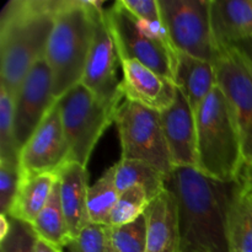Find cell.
<instances>
[{
	"instance_id": "1",
	"label": "cell",
	"mask_w": 252,
	"mask_h": 252,
	"mask_svg": "<svg viewBox=\"0 0 252 252\" xmlns=\"http://www.w3.org/2000/svg\"><path fill=\"white\" fill-rule=\"evenodd\" d=\"M166 189L176 197L180 252H231L226 216L233 182L214 181L192 167H176Z\"/></svg>"
},
{
	"instance_id": "2",
	"label": "cell",
	"mask_w": 252,
	"mask_h": 252,
	"mask_svg": "<svg viewBox=\"0 0 252 252\" xmlns=\"http://www.w3.org/2000/svg\"><path fill=\"white\" fill-rule=\"evenodd\" d=\"M62 0H10L0 14V85L16 96L44 58Z\"/></svg>"
},
{
	"instance_id": "3",
	"label": "cell",
	"mask_w": 252,
	"mask_h": 252,
	"mask_svg": "<svg viewBox=\"0 0 252 252\" xmlns=\"http://www.w3.org/2000/svg\"><path fill=\"white\" fill-rule=\"evenodd\" d=\"M102 5V1H61L44 54L56 101L83 79L93 43L95 14Z\"/></svg>"
},
{
	"instance_id": "4",
	"label": "cell",
	"mask_w": 252,
	"mask_h": 252,
	"mask_svg": "<svg viewBox=\"0 0 252 252\" xmlns=\"http://www.w3.org/2000/svg\"><path fill=\"white\" fill-rule=\"evenodd\" d=\"M197 170L214 181L231 184L245 165L240 133L218 85L196 113Z\"/></svg>"
},
{
	"instance_id": "5",
	"label": "cell",
	"mask_w": 252,
	"mask_h": 252,
	"mask_svg": "<svg viewBox=\"0 0 252 252\" xmlns=\"http://www.w3.org/2000/svg\"><path fill=\"white\" fill-rule=\"evenodd\" d=\"M108 26L120 61H137L159 75L175 81L177 51L164 25L135 19L121 0L106 9Z\"/></svg>"
},
{
	"instance_id": "6",
	"label": "cell",
	"mask_w": 252,
	"mask_h": 252,
	"mask_svg": "<svg viewBox=\"0 0 252 252\" xmlns=\"http://www.w3.org/2000/svg\"><path fill=\"white\" fill-rule=\"evenodd\" d=\"M70 161L88 166L105 130L115 122L116 111L103 105L81 83L57 100Z\"/></svg>"
},
{
	"instance_id": "7",
	"label": "cell",
	"mask_w": 252,
	"mask_h": 252,
	"mask_svg": "<svg viewBox=\"0 0 252 252\" xmlns=\"http://www.w3.org/2000/svg\"><path fill=\"white\" fill-rule=\"evenodd\" d=\"M123 160H139L169 177L175 170L161 125V115L142 105L123 100L116 111Z\"/></svg>"
},
{
	"instance_id": "8",
	"label": "cell",
	"mask_w": 252,
	"mask_h": 252,
	"mask_svg": "<svg viewBox=\"0 0 252 252\" xmlns=\"http://www.w3.org/2000/svg\"><path fill=\"white\" fill-rule=\"evenodd\" d=\"M213 65L217 85L225 95L243 143L245 164L252 167V62L235 46H218Z\"/></svg>"
},
{
	"instance_id": "9",
	"label": "cell",
	"mask_w": 252,
	"mask_h": 252,
	"mask_svg": "<svg viewBox=\"0 0 252 252\" xmlns=\"http://www.w3.org/2000/svg\"><path fill=\"white\" fill-rule=\"evenodd\" d=\"M162 25L177 52L213 63L211 0H159Z\"/></svg>"
},
{
	"instance_id": "10",
	"label": "cell",
	"mask_w": 252,
	"mask_h": 252,
	"mask_svg": "<svg viewBox=\"0 0 252 252\" xmlns=\"http://www.w3.org/2000/svg\"><path fill=\"white\" fill-rule=\"evenodd\" d=\"M121 64L113 36L108 26L106 9L95 14L93 43L80 83L91 91L103 105L117 110L122 103L121 81L117 79V66Z\"/></svg>"
},
{
	"instance_id": "11",
	"label": "cell",
	"mask_w": 252,
	"mask_h": 252,
	"mask_svg": "<svg viewBox=\"0 0 252 252\" xmlns=\"http://www.w3.org/2000/svg\"><path fill=\"white\" fill-rule=\"evenodd\" d=\"M19 160L21 172L26 175H58L62 167L70 162V153L57 101L24 145Z\"/></svg>"
},
{
	"instance_id": "12",
	"label": "cell",
	"mask_w": 252,
	"mask_h": 252,
	"mask_svg": "<svg viewBox=\"0 0 252 252\" xmlns=\"http://www.w3.org/2000/svg\"><path fill=\"white\" fill-rule=\"evenodd\" d=\"M54 102L51 69L42 58L32 66L15 96V139L20 152Z\"/></svg>"
},
{
	"instance_id": "13",
	"label": "cell",
	"mask_w": 252,
	"mask_h": 252,
	"mask_svg": "<svg viewBox=\"0 0 252 252\" xmlns=\"http://www.w3.org/2000/svg\"><path fill=\"white\" fill-rule=\"evenodd\" d=\"M160 115L162 130L175 169H197L196 115L186 96L179 88L174 103Z\"/></svg>"
},
{
	"instance_id": "14",
	"label": "cell",
	"mask_w": 252,
	"mask_h": 252,
	"mask_svg": "<svg viewBox=\"0 0 252 252\" xmlns=\"http://www.w3.org/2000/svg\"><path fill=\"white\" fill-rule=\"evenodd\" d=\"M121 66L123 79L120 89L125 100L160 113L174 103L177 93L175 81L159 75L137 61H122Z\"/></svg>"
},
{
	"instance_id": "15",
	"label": "cell",
	"mask_w": 252,
	"mask_h": 252,
	"mask_svg": "<svg viewBox=\"0 0 252 252\" xmlns=\"http://www.w3.org/2000/svg\"><path fill=\"white\" fill-rule=\"evenodd\" d=\"M226 221L230 251L252 252V167L246 164L233 182Z\"/></svg>"
},
{
	"instance_id": "16",
	"label": "cell",
	"mask_w": 252,
	"mask_h": 252,
	"mask_svg": "<svg viewBox=\"0 0 252 252\" xmlns=\"http://www.w3.org/2000/svg\"><path fill=\"white\" fill-rule=\"evenodd\" d=\"M145 217L147 252H180L177 202L169 189L153 199Z\"/></svg>"
},
{
	"instance_id": "17",
	"label": "cell",
	"mask_w": 252,
	"mask_h": 252,
	"mask_svg": "<svg viewBox=\"0 0 252 252\" xmlns=\"http://www.w3.org/2000/svg\"><path fill=\"white\" fill-rule=\"evenodd\" d=\"M216 47L238 46L252 34V0H211Z\"/></svg>"
},
{
	"instance_id": "18",
	"label": "cell",
	"mask_w": 252,
	"mask_h": 252,
	"mask_svg": "<svg viewBox=\"0 0 252 252\" xmlns=\"http://www.w3.org/2000/svg\"><path fill=\"white\" fill-rule=\"evenodd\" d=\"M89 174L85 166L68 162L58 172L61 201L71 236L76 238L90 224L88 212Z\"/></svg>"
},
{
	"instance_id": "19",
	"label": "cell",
	"mask_w": 252,
	"mask_h": 252,
	"mask_svg": "<svg viewBox=\"0 0 252 252\" xmlns=\"http://www.w3.org/2000/svg\"><path fill=\"white\" fill-rule=\"evenodd\" d=\"M175 84L182 91L194 115L207 96L217 86L213 63L177 52Z\"/></svg>"
},
{
	"instance_id": "20",
	"label": "cell",
	"mask_w": 252,
	"mask_h": 252,
	"mask_svg": "<svg viewBox=\"0 0 252 252\" xmlns=\"http://www.w3.org/2000/svg\"><path fill=\"white\" fill-rule=\"evenodd\" d=\"M57 181V174L26 175L21 172L19 189L7 216L32 225L46 207Z\"/></svg>"
},
{
	"instance_id": "21",
	"label": "cell",
	"mask_w": 252,
	"mask_h": 252,
	"mask_svg": "<svg viewBox=\"0 0 252 252\" xmlns=\"http://www.w3.org/2000/svg\"><path fill=\"white\" fill-rule=\"evenodd\" d=\"M31 226L39 239L58 250L68 248L70 241L73 240L62 207L58 181L54 185L46 207L42 209Z\"/></svg>"
},
{
	"instance_id": "22",
	"label": "cell",
	"mask_w": 252,
	"mask_h": 252,
	"mask_svg": "<svg viewBox=\"0 0 252 252\" xmlns=\"http://www.w3.org/2000/svg\"><path fill=\"white\" fill-rule=\"evenodd\" d=\"M113 169L116 186L120 193L132 187L140 186L148 192L153 201L166 189L167 177L144 161L121 159L113 165Z\"/></svg>"
},
{
	"instance_id": "23",
	"label": "cell",
	"mask_w": 252,
	"mask_h": 252,
	"mask_svg": "<svg viewBox=\"0 0 252 252\" xmlns=\"http://www.w3.org/2000/svg\"><path fill=\"white\" fill-rule=\"evenodd\" d=\"M115 181V169L110 167L88 191L90 223L110 226V218L120 197Z\"/></svg>"
},
{
	"instance_id": "24",
	"label": "cell",
	"mask_w": 252,
	"mask_h": 252,
	"mask_svg": "<svg viewBox=\"0 0 252 252\" xmlns=\"http://www.w3.org/2000/svg\"><path fill=\"white\" fill-rule=\"evenodd\" d=\"M15 139V97L0 85V160L20 161Z\"/></svg>"
},
{
	"instance_id": "25",
	"label": "cell",
	"mask_w": 252,
	"mask_h": 252,
	"mask_svg": "<svg viewBox=\"0 0 252 252\" xmlns=\"http://www.w3.org/2000/svg\"><path fill=\"white\" fill-rule=\"evenodd\" d=\"M152 199L143 187L135 186L120 194L110 218V226H121L144 216Z\"/></svg>"
},
{
	"instance_id": "26",
	"label": "cell",
	"mask_w": 252,
	"mask_h": 252,
	"mask_svg": "<svg viewBox=\"0 0 252 252\" xmlns=\"http://www.w3.org/2000/svg\"><path fill=\"white\" fill-rule=\"evenodd\" d=\"M113 252H147V217L132 223L108 226Z\"/></svg>"
},
{
	"instance_id": "27",
	"label": "cell",
	"mask_w": 252,
	"mask_h": 252,
	"mask_svg": "<svg viewBox=\"0 0 252 252\" xmlns=\"http://www.w3.org/2000/svg\"><path fill=\"white\" fill-rule=\"evenodd\" d=\"M70 252H113L108 225L90 223L69 244Z\"/></svg>"
},
{
	"instance_id": "28",
	"label": "cell",
	"mask_w": 252,
	"mask_h": 252,
	"mask_svg": "<svg viewBox=\"0 0 252 252\" xmlns=\"http://www.w3.org/2000/svg\"><path fill=\"white\" fill-rule=\"evenodd\" d=\"M10 230L0 240V252H34L37 235L31 225L10 217Z\"/></svg>"
},
{
	"instance_id": "29",
	"label": "cell",
	"mask_w": 252,
	"mask_h": 252,
	"mask_svg": "<svg viewBox=\"0 0 252 252\" xmlns=\"http://www.w3.org/2000/svg\"><path fill=\"white\" fill-rule=\"evenodd\" d=\"M20 161L0 160V214L9 213L19 189Z\"/></svg>"
},
{
	"instance_id": "30",
	"label": "cell",
	"mask_w": 252,
	"mask_h": 252,
	"mask_svg": "<svg viewBox=\"0 0 252 252\" xmlns=\"http://www.w3.org/2000/svg\"><path fill=\"white\" fill-rule=\"evenodd\" d=\"M121 2L135 19L153 25L162 24L159 0H121Z\"/></svg>"
},
{
	"instance_id": "31",
	"label": "cell",
	"mask_w": 252,
	"mask_h": 252,
	"mask_svg": "<svg viewBox=\"0 0 252 252\" xmlns=\"http://www.w3.org/2000/svg\"><path fill=\"white\" fill-rule=\"evenodd\" d=\"M10 217L7 214H0V240L7 235L10 230Z\"/></svg>"
},
{
	"instance_id": "32",
	"label": "cell",
	"mask_w": 252,
	"mask_h": 252,
	"mask_svg": "<svg viewBox=\"0 0 252 252\" xmlns=\"http://www.w3.org/2000/svg\"><path fill=\"white\" fill-rule=\"evenodd\" d=\"M58 249L53 248L52 245H49L48 243L43 241L42 239H39L37 236L36 245H34V252H56Z\"/></svg>"
},
{
	"instance_id": "33",
	"label": "cell",
	"mask_w": 252,
	"mask_h": 252,
	"mask_svg": "<svg viewBox=\"0 0 252 252\" xmlns=\"http://www.w3.org/2000/svg\"><path fill=\"white\" fill-rule=\"evenodd\" d=\"M235 47L240 48L241 51H243L244 53L249 57V59L252 62V34L249 37L248 39H246V41L241 42L240 44H238V46H235Z\"/></svg>"
},
{
	"instance_id": "34",
	"label": "cell",
	"mask_w": 252,
	"mask_h": 252,
	"mask_svg": "<svg viewBox=\"0 0 252 252\" xmlns=\"http://www.w3.org/2000/svg\"><path fill=\"white\" fill-rule=\"evenodd\" d=\"M56 252H63V250H57Z\"/></svg>"
}]
</instances>
